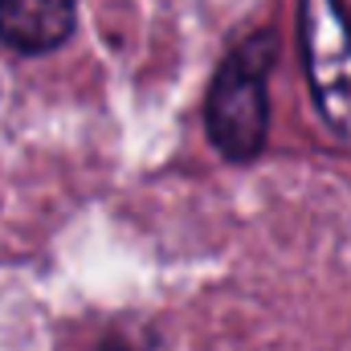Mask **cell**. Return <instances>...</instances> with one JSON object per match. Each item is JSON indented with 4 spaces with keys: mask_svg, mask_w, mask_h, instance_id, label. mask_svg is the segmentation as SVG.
<instances>
[{
    "mask_svg": "<svg viewBox=\"0 0 351 351\" xmlns=\"http://www.w3.org/2000/svg\"><path fill=\"white\" fill-rule=\"evenodd\" d=\"M274 62L269 37L258 33L241 49H233L208 90L204 102V127L225 160H254L265 147L269 131V98H265V74Z\"/></svg>",
    "mask_w": 351,
    "mask_h": 351,
    "instance_id": "1",
    "label": "cell"
},
{
    "mask_svg": "<svg viewBox=\"0 0 351 351\" xmlns=\"http://www.w3.org/2000/svg\"><path fill=\"white\" fill-rule=\"evenodd\" d=\"M78 25V0H0V41L16 53H49Z\"/></svg>",
    "mask_w": 351,
    "mask_h": 351,
    "instance_id": "3",
    "label": "cell"
},
{
    "mask_svg": "<svg viewBox=\"0 0 351 351\" xmlns=\"http://www.w3.org/2000/svg\"><path fill=\"white\" fill-rule=\"evenodd\" d=\"M94 351H135V348H127V343H102V348H94Z\"/></svg>",
    "mask_w": 351,
    "mask_h": 351,
    "instance_id": "4",
    "label": "cell"
},
{
    "mask_svg": "<svg viewBox=\"0 0 351 351\" xmlns=\"http://www.w3.org/2000/svg\"><path fill=\"white\" fill-rule=\"evenodd\" d=\"M302 62L327 127L351 143V21L339 0H302Z\"/></svg>",
    "mask_w": 351,
    "mask_h": 351,
    "instance_id": "2",
    "label": "cell"
}]
</instances>
